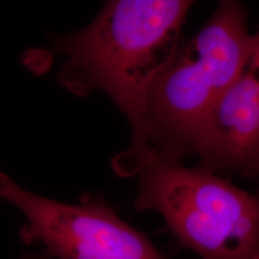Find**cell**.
Listing matches in <instances>:
<instances>
[{
    "label": "cell",
    "mask_w": 259,
    "mask_h": 259,
    "mask_svg": "<svg viewBox=\"0 0 259 259\" xmlns=\"http://www.w3.org/2000/svg\"><path fill=\"white\" fill-rule=\"evenodd\" d=\"M23 259H52L50 258L47 253L45 251L42 252H37L36 254H31V255H28L26 257H24Z\"/></svg>",
    "instance_id": "cell-7"
},
{
    "label": "cell",
    "mask_w": 259,
    "mask_h": 259,
    "mask_svg": "<svg viewBox=\"0 0 259 259\" xmlns=\"http://www.w3.org/2000/svg\"><path fill=\"white\" fill-rule=\"evenodd\" d=\"M0 198L26 218L19 231L21 240L41 244L50 258L167 259L102 200L61 203L25 190L1 171Z\"/></svg>",
    "instance_id": "cell-4"
},
{
    "label": "cell",
    "mask_w": 259,
    "mask_h": 259,
    "mask_svg": "<svg viewBox=\"0 0 259 259\" xmlns=\"http://www.w3.org/2000/svg\"><path fill=\"white\" fill-rule=\"evenodd\" d=\"M252 57L256 61L259 66V26L257 31L253 34V49H252ZM259 100V92H258Z\"/></svg>",
    "instance_id": "cell-6"
},
{
    "label": "cell",
    "mask_w": 259,
    "mask_h": 259,
    "mask_svg": "<svg viewBox=\"0 0 259 259\" xmlns=\"http://www.w3.org/2000/svg\"><path fill=\"white\" fill-rule=\"evenodd\" d=\"M259 66L252 53L240 77L213 107L204 124L196 167L259 179Z\"/></svg>",
    "instance_id": "cell-5"
},
{
    "label": "cell",
    "mask_w": 259,
    "mask_h": 259,
    "mask_svg": "<svg viewBox=\"0 0 259 259\" xmlns=\"http://www.w3.org/2000/svg\"><path fill=\"white\" fill-rule=\"evenodd\" d=\"M254 196H255V198H256V200H257V201H258V203H259V187H258V190H257V193H256V194L254 195Z\"/></svg>",
    "instance_id": "cell-8"
},
{
    "label": "cell",
    "mask_w": 259,
    "mask_h": 259,
    "mask_svg": "<svg viewBox=\"0 0 259 259\" xmlns=\"http://www.w3.org/2000/svg\"><path fill=\"white\" fill-rule=\"evenodd\" d=\"M190 0H116L93 22L59 38L65 62L60 83L78 95L106 93L128 119L135 138L142 127L149 90L182 42Z\"/></svg>",
    "instance_id": "cell-1"
},
{
    "label": "cell",
    "mask_w": 259,
    "mask_h": 259,
    "mask_svg": "<svg viewBox=\"0 0 259 259\" xmlns=\"http://www.w3.org/2000/svg\"><path fill=\"white\" fill-rule=\"evenodd\" d=\"M253 49L247 11L222 0L193 37L181 45L149 90L142 127L130 151L182 163L196 157L213 107L243 73Z\"/></svg>",
    "instance_id": "cell-2"
},
{
    "label": "cell",
    "mask_w": 259,
    "mask_h": 259,
    "mask_svg": "<svg viewBox=\"0 0 259 259\" xmlns=\"http://www.w3.org/2000/svg\"><path fill=\"white\" fill-rule=\"evenodd\" d=\"M116 165L138 177L134 205L163 218L178 242L201 259H259V203L222 178L148 152Z\"/></svg>",
    "instance_id": "cell-3"
}]
</instances>
